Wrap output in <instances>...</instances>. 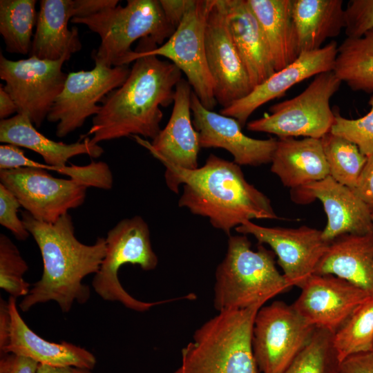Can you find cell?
Here are the masks:
<instances>
[{
  "label": "cell",
  "instance_id": "obj_41",
  "mask_svg": "<svg viewBox=\"0 0 373 373\" xmlns=\"http://www.w3.org/2000/svg\"><path fill=\"white\" fill-rule=\"evenodd\" d=\"M338 373H373V352L345 358L340 363Z\"/></svg>",
  "mask_w": 373,
  "mask_h": 373
},
{
  "label": "cell",
  "instance_id": "obj_15",
  "mask_svg": "<svg viewBox=\"0 0 373 373\" xmlns=\"http://www.w3.org/2000/svg\"><path fill=\"white\" fill-rule=\"evenodd\" d=\"M235 229L240 234L251 235L259 244L271 247L291 287L301 288L314 274L329 245L323 240L321 230L305 225L298 228L266 227L248 220Z\"/></svg>",
  "mask_w": 373,
  "mask_h": 373
},
{
  "label": "cell",
  "instance_id": "obj_18",
  "mask_svg": "<svg viewBox=\"0 0 373 373\" xmlns=\"http://www.w3.org/2000/svg\"><path fill=\"white\" fill-rule=\"evenodd\" d=\"M191 109L201 148L225 149L239 166H256L271 163L277 139L258 140L248 137L243 133L236 119L206 108L193 91Z\"/></svg>",
  "mask_w": 373,
  "mask_h": 373
},
{
  "label": "cell",
  "instance_id": "obj_2",
  "mask_svg": "<svg viewBox=\"0 0 373 373\" xmlns=\"http://www.w3.org/2000/svg\"><path fill=\"white\" fill-rule=\"evenodd\" d=\"M165 182L175 193L183 192L178 206L207 218L216 229L229 236L232 229L252 219H280L270 200L245 178L240 166L211 154L195 169L166 168Z\"/></svg>",
  "mask_w": 373,
  "mask_h": 373
},
{
  "label": "cell",
  "instance_id": "obj_12",
  "mask_svg": "<svg viewBox=\"0 0 373 373\" xmlns=\"http://www.w3.org/2000/svg\"><path fill=\"white\" fill-rule=\"evenodd\" d=\"M130 71L126 65L108 67L95 64L90 70L68 73L47 117L50 122L57 123V136L66 137L82 126L88 117L96 115L101 108L97 103L121 86Z\"/></svg>",
  "mask_w": 373,
  "mask_h": 373
},
{
  "label": "cell",
  "instance_id": "obj_38",
  "mask_svg": "<svg viewBox=\"0 0 373 373\" xmlns=\"http://www.w3.org/2000/svg\"><path fill=\"white\" fill-rule=\"evenodd\" d=\"M21 207L17 197L0 183V224L10 230L19 240H26L30 233L17 216Z\"/></svg>",
  "mask_w": 373,
  "mask_h": 373
},
{
  "label": "cell",
  "instance_id": "obj_17",
  "mask_svg": "<svg viewBox=\"0 0 373 373\" xmlns=\"http://www.w3.org/2000/svg\"><path fill=\"white\" fill-rule=\"evenodd\" d=\"M292 304L298 313L316 328L334 334L354 311L371 297L347 280L331 274H313L300 288Z\"/></svg>",
  "mask_w": 373,
  "mask_h": 373
},
{
  "label": "cell",
  "instance_id": "obj_45",
  "mask_svg": "<svg viewBox=\"0 0 373 373\" xmlns=\"http://www.w3.org/2000/svg\"><path fill=\"white\" fill-rule=\"evenodd\" d=\"M91 370L76 366H51L39 364L36 373H93Z\"/></svg>",
  "mask_w": 373,
  "mask_h": 373
},
{
  "label": "cell",
  "instance_id": "obj_11",
  "mask_svg": "<svg viewBox=\"0 0 373 373\" xmlns=\"http://www.w3.org/2000/svg\"><path fill=\"white\" fill-rule=\"evenodd\" d=\"M40 59L35 57L12 61L0 54V78L4 89L15 101L18 113L28 117L39 128L57 97L62 91L68 74L62 71L64 62Z\"/></svg>",
  "mask_w": 373,
  "mask_h": 373
},
{
  "label": "cell",
  "instance_id": "obj_43",
  "mask_svg": "<svg viewBox=\"0 0 373 373\" xmlns=\"http://www.w3.org/2000/svg\"><path fill=\"white\" fill-rule=\"evenodd\" d=\"M165 18L176 29L182 21L193 0H160Z\"/></svg>",
  "mask_w": 373,
  "mask_h": 373
},
{
  "label": "cell",
  "instance_id": "obj_25",
  "mask_svg": "<svg viewBox=\"0 0 373 373\" xmlns=\"http://www.w3.org/2000/svg\"><path fill=\"white\" fill-rule=\"evenodd\" d=\"M271 163V171L291 189L329 175L321 139L278 138Z\"/></svg>",
  "mask_w": 373,
  "mask_h": 373
},
{
  "label": "cell",
  "instance_id": "obj_33",
  "mask_svg": "<svg viewBox=\"0 0 373 373\" xmlns=\"http://www.w3.org/2000/svg\"><path fill=\"white\" fill-rule=\"evenodd\" d=\"M332 334L316 328L310 341L283 373H338Z\"/></svg>",
  "mask_w": 373,
  "mask_h": 373
},
{
  "label": "cell",
  "instance_id": "obj_44",
  "mask_svg": "<svg viewBox=\"0 0 373 373\" xmlns=\"http://www.w3.org/2000/svg\"><path fill=\"white\" fill-rule=\"evenodd\" d=\"M18 113L17 106L9 95L4 89L2 84L0 85V119H5L9 118L11 115Z\"/></svg>",
  "mask_w": 373,
  "mask_h": 373
},
{
  "label": "cell",
  "instance_id": "obj_3",
  "mask_svg": "<svg viewBox=\"0 0 373 373\" xmlns=\"http://www.w3.org/2000/svg\"><path fill=\"white\" fill-rule=\"evenodd\" d=\"M182 73L173 63L159 57L138 58L124 84L102 101L99 112L82 138L92 135L94 144L134 135L153 140L161 131V107L173 103Z\"/></svg>",
  "mask_w": 373,
  "mask_h": 373
},
{
  "label": "cell",
  "instance_id": "obj_46",
  "mask_svg": "<svg viewBox=\"0 0 373 373\" xmlns=\"http://www.w3.org/2000/svg\"><path fill=\"white\" fill-rule=\"evenodd\" d=\"M372 222H373V214H372Z\"/></svg>",
  "mask_w": 373,
  "mask_h": 373
},
{
  "label": "cell",
  "instance_id": "obj_19",
  "mask_svg": "<svg viewBox=\"0 0 373 373\" xmlns=\"http://www.w3.org/2000/svg\"><path fill=\"white\" fill-rule=\"evenodd\" d=\"M296 203L305 204L319 200L327 215V222L322 230L323 240L329 243L345 234H364L373 231L372 214L354 190L330 175L301 187L291 189Z\"/></svg>",
  "mask_w": 373,
  "mask_h": 373
},
{
  "label": "cell",
  "instance_id": "obj_20",
  "mask_svg": "<svg viewBox=\"0 0 373 373\" xmlns=\"http://www.w3.org/2000/svg\"><path fill=\"white\" fill-rule=\"evenodd\" d=\"M193 90L189 82L182 79L176 85L171 117L152 142L134 135L165 168L193 170L198 168L200 147L199 134L191 121V98Z\"/></svg>",
  "mask_w": 373,
  "mask_h": 373
},
{
  "label": "cell",
  "instance_id": "obj_9",
  "mask_svg": "<svg viewBox=\"0 0 373 373\" xmlns=\"http://www.w3.org/2000/svg\"><path fill=\"white\" fill-rule=\"evenodd\" d=\"M342 82L333 70L315 76L296 97L269 107L270 114L247 123L250 131L263 132L280 137L303 136L321 139L328 133L335 114L329 102Z\"/></svg>",
  "mask_w": 373,
  "mask_h": 373
},
{
  "label": "cell",
  "instance_id": "obj_35",
  "mask_svg": "<svg viewBox=\"0 0 373 373\" xmlns=\"http://www.w3.org/2000/svg\"><path fill=\"white\" fill-rule=\"evenodd\" d=\"M369 104V112L357 119H347L339 114H335L329 131L356 144L366 157L373 154V95Z\"/></svg>",
  "mask_w": 373,
  "mask_h": 373
},
{
  "label": "cell",
  "instance_id": "obj_36",
  "mask_svg": "<svg viewBox=\"0 0 373 373\" xmlns=\"http://www.w3.org/2000/svg\"><path fill=\"white\" fill-rule=\"evenodd\" d=\"M55 171L69 177L80 185L110 189L113 187V177L109 166L104 162L92 161L85 166L70 164L56 167Z\"/></svg>",
  "mask_w": 373,
  "mask_h": 373
},
{
  "label": "cell",
  "instance_id": "obj_28",
  "mask_svg": "<svg viewBox=\"0 0 373 373\" xmlns=\"http://www.w3.org/2000/svg\"><path fill=\"white\" fill-rule=\"evenodd\" d=\"M292 17L299 54L322 48L345 27L342 0H292Z\"/></svg>",
  "mask_w": 373,
  "mask_h": 373
},
{
  "label": "cell",
  "instance_id": "obj_40",
  "mask_svg": "<svg viewBox=\"0 0 373 373\" xmlns=\"http://www.w3.org/2000/svg\"><path fill=\"white\" fill-rule=\"evenodd\" d=\"M39 363L15 354H1L0 373H36Z\"/></svg>",
  "mask_w": 373,
  "mask_h": 373
},
{
  "label": "cell",
  "instance_id": "obj_21",
  "mask_svg": "<svg viewBox=\"0 0 373 373\" xmlns=\"http://www.w3.org/2000/svg\"><path fill=\"white\" fill-rule=\"evenodd\" d=\"M337 52V43L332 41L320 49L300 54L291 64L254 87L247 96L222 108L220 113L236 119L245 126L250 115L262 105L283 96L291 87L306 79L333 70Z\"/></svg>",
  "mask_w": 373,
  "mask_h": 373
},
{
  "label": "cell",
  "instance_id": "obj_5",
  "mask_svg": "<svg viewBox=\"0 0 373 373\" xmlns=\"http://www.w3.org/2000/svg\"><path fill=\"white\" fill-rule=\"evenodd\" d=\"M275 256L262 244L258 243L257 249L253 250L247 235H230L226 255L215 274L216 310L263 306L273 297L291 289L276 267Z\"/></svg>",
  "mask_w": 373,
  "mask_h": 373
},
{
  "label": "cell",
  "instance_id": "obj_10",
  "mask_svg": "<svg viewBox=\"0 0 373 373\" xmlns=\"http://www.w3.org/2000/svg\"><path fill=\"white\" fill-rule=\"evenodd\" d=\"M316 327L292 305L276 300L258 311L252 349L260 373H283L310 341Z\"/></svg>",
  "mask_w": 373,
  "mask_h": 373
},
{
  "label": "cell",
  "instance_id": "obj_22",
  "mask_svg": "<svg viewBox=\"0 0 373 373\" xmlns=\"http://www.w3.org/2000/svg\"><path fill=\"white\" fill-rule=\"evenodd\" d=\"M232 39L252 88L276 73L258 21L247 0H223Z\"/></svg>",
  "mask_w": 373,
  "mask_h": 373
},
{
  "label": "cell",
  "instance_id": "obj_16",
  "mask_svg": "<svg viewBox=\"0 0 373 373\" xmlns=\"http://www.w3.org/2000/svg\"><path fill=\"white\" fill-rule=\"evenodd\" d=\"M206 57L217 103L226 108L253 89L232 39L223 0H211L204 33Z\"/></svg>",
  "mask_w": 373,
  "mask_h": 373
},
{
  "label": "cell",
  "instance_id": "obj_4",
  "mask_svg": "<svg viewBox=\"0 0 373 373\" xmlns=\"http://www.w3.org/2000/svg\"><path fill=\"white\" fill-rule=\"evenodd\" d=\"M261 307L219 312L206 321L182 348L181 364L173 373H260L251 340Z\"/></svg>",
  "mask_w": 373,
  "mask_h": 373
},
{
  "label": "cell",
  "instance_id": "obj_27",
  "mask_svg": "<svg viewBox=\"0 0 373 373\" xmlns=\"http://www.w3.org/2000/svg\"><path fill=\"white\" fill-rule=\"evenodd\" d=\"M247 1L258 21L276 72L283 69L300 55L292 0Z\"/></svg>",
  "mask_w": 373,
  "mask_h": 373
},
{
  "label": "cell",
  "instance_id": "obj_23",
  "mask_svg": "<svg viewBox=\"0 0 373 373\" xmlns=\"http://www.w3.org/2000/svg\"><path fill=\"white\" fill-rule=\"evenodd\" d=\"M314 274H331L373 296V231L345 234L330 242Z\"/></svg>",
  "mask_w": 373,
  "mask_h": 373
},
{
  "label": "cell",
  "instance_id": "obj_32",
  "mask_svg": "<svg viewBox=\"0 0 373 373\" xmlns=\"http://www.w3.org/2000/svg\"><path fill=\"white\" fill-rule=\"evenodd\" d=\"M329 175L336 182L354 189L367 157L348 140L330 132L321 138Z\"/></svg>",
  "mask_w": 373,
  "mask_h": 373
},
{
  "label": "cell",
  "instance_id": "obj_7",
  "mask_svg": "<svg viewBox=\"0 0 373 373\" xmlns=\"http://www.w3.org/2000/svg\"><path fill=\"white\" fill-rule=\"evenodd\" d=\"M106 245L105 257L92 281L94 291L103 300L119 302L129 309L143 312L156 305L185 298L144 302L132 296L120 283L118 271L124 265H137L144 271L153 270L158 265L149 226L141 216L120 220L108 231Z\"/></svg>",
  "mask_w": 373,
  "mask_h": 373
},
{
  "label": "cell",
  "instance_id": "obj_30",
  "mask_svg": "<svg viewBox=\"0 0 373 373\" xmlns=\"http://www.w3.org/2000/svg\"><path fill=\"white\" fill-rule=\"evenodd\" d=\"M35 0H1L0 33L7 52L29 55L38 12Z\"/></svg>",
  "mask_w": 373,
  "mask_h": 373
},
{
  "label": "cell",
  "instance_id": "obj_31",
  "mask_svg": "<svg viewBox=\"0 0 373 373\" xmlns=\"http://www.w3.org/2000/svg\"><path fill=\"white\" fill-rule=\"evenodd\" d=\"M340 363L354 354L373 352V296L361 303L332 335Z\"/></svg>",
  "mask_w": 373,
  "mask_h": 373
},
{
  "label": "cell",
  "instance_id": "obj_34",
  "mask_svg": "<svg viewBox=\"0 0 373 373\" xmlns=\"http://www.w3.org/2000/svg\"><path fill=\"white\" fill-rule=\"evenodd\" d=\"M28 266L17 247L10 238L0 235V288L10 296L24 297L30 285L23 278Z\"/></svg>",
  "mask_w": 373,
  "mask_h": 373
},
{
  "label": "cell",
  "instance_id": "obj_1",
  "mask_svg": "<svg viewBox=\"0 0 373 373\" xmlns=\"http://www.w3.org/2000/svg\"><path fill=\"white\" fill-rule=\"evenodd\" d=\"M21 220L40 250L43 271L20 302L19 309L27 312L38 304L55 301L63 313H67L75 302L86 303L90 290L82 280L99 271L106 254V238L99 237L93 245L81 242L69 213L48 223L24 211Z\"/></svg>",
  "mask_w": 373,
  "mask_h": 373
},
{
  "label": "cell",
  "instance_id": "obj_8",
  "mask_svg": "<svg viewBox=\"0 0 373 373\" xmlns=\"http://www.w3.org/2000/svg\"><path fill=\"white\" fill-rule=\"evenodd\" d=\"M211 0H193L182 21L166 41L152 50L145 39L124 59L128 66L144 56L154 55L169 59L185 74L187 81L202 104L212 111L217 102L214 83L207 65L204 33Z\"/></svg>",
  "mask_w": 373,
  "mask_h": 373
},
{
  "label": "cell",
  "instance_id": "obj_26",
  "mask_svg": "<svg viewBox=\"0 0 373 373\" xmlns=\"http://www.w3.org/2000/svg\"><path fill=\"white\" fill-rule=\"evenodd\" d=\"M0 142L33 151L46 164L57 167L66 166L76 155L97 158L104 153L102 147L93 144L88 137L72 144L52 140L39 133L28 116L19 113L0 121Z\"/></svg>",
  "mask_w": 373,
  "mask_h": 373
},
{
  "label": "cell",
  "instance_id": "obj_14",
  "mask_svg": "<svg viewBox=\"0 0 373 373\" xmlns=\"http://www.w3.org/2000/svg\"><path fill=\"white\" fill-rule=\"evenodd\" d=\"M16 300L0 298L1 354H15L51 366L95 367L96 357L86 348L67 341H48L33 332L20 315Z\"/></svg>",
  "mask_w": 373,
  "mask_h": 373
},
{
  "label": "cell",
  "instance_id": "obj_24",
  "mask_svg": "<svg viewBox=\"0 0 373 373\" xmlns=\"http://www.w3.org/2000/svg\"><path fill=\"white\" fill-rule=\"evenodd\" d=\"M73 0H41L29 57L57 61L82 49L78 29L68 28Z\"/></svg>",
  "mask_w": 373,
  "mask_h": 373
},
{
  "label": "cell",
  "instance_id": "obj_29",
  "mask_svg": "<svg viewBox=\"0 0 373 373\" xmlns=\"http://www.w3.org/2000/svg\"><path fill=\"white\" fill-rule=\"evenodd\" d=\"M334 73L354 90L373 93V29L338 46Z\"/></svg>",
  "mask_w": 373,
  "mask_h": 373
},
{
  "label": "cell",
  "instance_id": "obj_37",
  "mask_svg": "<svg viewBox=\"0 0 373 373\" xmlns=\"http://www.w3.org/2000/svg\"><path fill=\"white\" fill-rule=\"evenodd\" d=\"M373 29V0H351L345 8V32L359 37Z\"/></svg>",
  "mask_w": 373,
  "mask_h": 373
},
{
  "label": "cell",
  "instance_id": "obj_13",
  "mask_svg": "<svg viewBox=\"0 0 373 373\" xmlns=\"http://www.w3.org/2000/svg\"><path fill=\"white\" fill-rule=\"evenodd\" d=\"M0 183L13 193L25 211L48 223L81 206L87 189L71 179L55 178L45 169L32 167L0 170Z\"/></svg>",
  "mask_w": 373,
  "mask_h": 373
},
{
  "label": "cell",
  "instance_id": "obj_42",
  "mask_svg": "<svg viewBox=\"0 0 373 373\" xmlns=\"http://www.w3.org/2000/svg\"><path fill=\"white\" fill-rule=\"evenodd\" d=\"M118 0H73L74 17H86L115 8Z\"/></svg>",
  "mask_w": 373,
  "mask_h": 373
},
{
  "label": "cell",
  "instance_id": "obj_6",
  "mask_svg": "<svg viewBox=\"0 0 373 373\" xmlns=\"http://www.w3.org/2000/svg\"><path fill=\"white\" fill-rule=\"evenodd\" d=\"M70 22L86 26L100 38L99 48L92 53L95 64L108 67L122 66L137 39L151 38L162 45L175 29L166 21L160 0H128L126 5Z\"/></svg>",
  "mask_w": 373,
  "mask_h": 373
},
{
  "label": "cell",
  "instance_id": "obj_39",
  "mask_svg": "<svg viewBox=\"0 0 373 373\" xmlns=\"http://www.w3.org/2000/svg\"><path fill=\"white\" fill-rule=\"evenodd\" d=\"M358 197L373 214V154L367 157L356 186L353 189Z\"/></svg>",
  "mask_w": 373,
  "mask_h": 373
}]
</instances>
